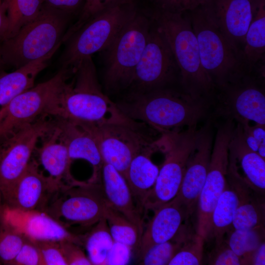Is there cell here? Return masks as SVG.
<instances>
[{
	"label": "cell",
	"mask_w": 265,
	"mask_h": 265,
	"mask_svg": "<svg viewBox=\"0 0 265 265\" xmlns=\"http://www.w3.org/2000/svg\"><path fill=\"white\" fill-rule=\"evenodd\" d=\"M197 133L196 127H192L161 134L159 146L165 154V159L145 199L143 211H154L176 196L195 146Z\"/></svg>",
	"instance_id": "cell-7"
},
{
	"label": "cell",
	"mask_w": 265,
	"mask_h": 265,
	"mask_svg": "<svg viewBox=\"0 0 265 265\" xmlns=\"http://www.w3.org/2000/svg\"><path fill=\"white\" fill-rule=\"evenodd\" d=\"M81 238L92 265H105L114 242L105 218H102Z\"/></svg>",
	"instance_id": "cell-30"
},
{
	"label": "cell",
	"mask_w": 265,
	"mask_h": 265,
	"mask_svg": "<svg viewBox=\"0 0 265 265\" xmlns=\"http://www.w3.org/2000/svg\"><path fill=\"white\" fill-rule=\"evenodd\" d=\"M132 248L124 243L114 241L106 261V265H124L131 260Z\"/></svg>",
	"instance_id": "cell-43"
},
{
	"label": "cell",
	"mask_w": 265,
	"mask_h": 265,
	"mask_svg": "<svg viewBox=\"0 0 265 265\" xmlns=\"http://www.w3.org/2000/svg\"><path fill=\"white\" fill-rule=\"evenodd\" d=\"M117 0H85L78 20L67 30L62 42H66L89 20Z\"/></svg>",
	"instance_id": "cell-37"
},
{
	"label": "cell",
	"mask_w": 265,
	"mask_h": 265,
	"mask_svg": "<svg viewBox=\"0 0 265 265\" xmlns=\"http://www.w3.org/2000/svg\"><path fill=\"white\" fill-rule=\"evenodd\" d=\"M209 264L212 265H240L241 261L230 248L225 239L215 244L209 257Z\"/></svg>",
	"instance_id": "cell-41"
},
{
	"label": "cell",
	"mask_w": 265,
	"mask_h": 265,
	"mask_svg": "<svg viewBox=\"0 0 265 265\" xmlns=\"http://www.w3.org/2000/svg\"><path fill=\"white\" fill-rule=\"evenodd\" d=\"M85 0H43V4L70 15L80 13Z\"/></svg>",
	"instance_id": "cell-44"
},
{
	"label": "cell",
	"mask_w": 265,
	"mask_h": 265,
	"mask_svg": "<svg viewBox=\"0 0 265 265\" xmlns=\"http://www.w3.org/2000/svg\"><path fill=\"white\" fill-rule=\"evenodd\" d=\"M251 265H265V243L262 242L259 246L254 251Z\"/></svg>",
	"instance_id": "cell-47"
},
{
	"label": "cell",
	"mask_w": 265,
	"mask_h": 265,
	"mask_svg": "<svg viewBox=\"0 0 265 265\" xmlns=\"http://www.w3.org/2000/svg\"><path fill=\"white\" fill-rule=\"evenodd\" d=\"M100 180L108 203L135 224L141 236L144 229L141 212L125 178L114 167L103 161Z\"/></svg>",
	"instance_id": "cell-23"
},
{
	"label": "cell",
	"mask_w": 265,
	"mask_h": 265,
	"mask_svg": "<svg viewBox=\"0 0 265 265\" xmlns=\"http://www.w3.org/2000/svg\"><path fill=\"white\" fill-rule=\"evenodd\" d=\"M154 18L173 55L182 90L194 99L212 103L215 88L202 65L188 13L155 10Z\"/></svg>",
	"instance_id": "cell-3"
},
{
	"label": "cell",
	"mask_w": 265,
	"mask_h": 265,
	"mask_svg": "<svg viewBox=\"0 0 265 265\" xmlns=\"http://www.w3.org/2000/svg\"><path fill=\"white\" fill-rule=\"evenodd\" d=\"M202 65L215 89L250 75L241 53L226 38L205 4L187 12Z\"/></svg>",
	"instance_id": "cell-4"
},
{
	"label": "cell",
	"mask_w": 265,
	"mask_h": 265,
	"mask_svg": "<svg viewBox=\"0 0 265 265\" xmlns=\"http://www.w3.org/2000/svg\"><path fill=\"white\" fill-rule=\"evenodd\" d=\"M214 125L216 132L212 148L207 177L197 202L196 233L207 238L213 210L223 191L227 182L229 165V144L235 122L220 119Z\"/></svg>",
	"instance_id": "cell-11"
},
{
	"label": "cell",
	"mask_w": 265,
	"mask_h": 265,
	"mask_svg": "<svg viewBox=\"0 0 265 265\" xmlns=\"http://www.w3.org/2000/svg\"><path fill=\"white\" fill-rule=\"evenodd\" d=\"M137 10L134 0H117L94 16L66 41L62 67L73 73L82 60L106 50Z\"/></svg>",
	"instance_id": "cell-6"
},
{
	"label": "cell",
	"mask_w": 265,
	"mask_h": 265,
	"mask_svg": "<svg viewBox=\"0 0 265 265\" xmlns=\"http://www.w3.org/2000/svg\"><path fill=\"white\" fill-rule=\"evenodd\" d=\"M42 138L43 141L37 151L39 161L49 176L62 185H71L80 183L70 173L72 160L53 125V129Z\"/></svg>",
	"instance_id": "cell-26"
},
{
	"label": "cell",
	"mask_w": 265,
	"mask_h": 265,
	"mask_svg": "<svg viewBox=\"0 0 265 265\" xmlns=\"http://www.w3.org/2000/svg\"><path fill=\"white\" fill-rule=\"evenodd\" d=\"M39 169L34 160L30 161L26 170L4 199L6 206L22 210L43 211L55 192L62 186Z\"/></svg>",
	"instance_id": "cell-18"
},
{
	"label": "cell",
	"mask_w": 265,
	"mask_h": 265,
	"mask_svg": "<svg viewBox=\"0 0 265 265\" xmlns=\"http://www.w3.org/2000/svg\"><path fill=\"white\" fill-rule=\"evenodd\" d=\"M253 136L259 144L257 153L265 159V125L251 126Z\"/></svg>",
	"instance_id": "cell-45"
},
{
	"label": "cell",
	"mask_w": 265,
	"mask_h": 265,
	"mask_svg": "<svg viewBox=\"0 0 265 265\" xmlns=\"http://www.w3.org/2000/svg\"><path fill=\"white\" fill-rule=\"evenodd\" d=\"M238 204L237 195L227 180L225 188L212 212L207 238L209 237L213 238L215 244L224 240L225 235L232 229Z\"/></svg>",
	"instance_id": "cell-28"
},
{
	"label": "cell",
	"mask_w": 265,
	"mask_h": 265,
	"mask_svg": "<svg viewBox=\"0 0 265 265\" xmlns=\"http://www.w3.org/2000/svg\"><path fill=\"white\" fill-rule=\"evenodd\" d=\"M10 265H44L40 251L35 243L26 238L18 254Z\"/></svg>",
	"instance_id": "cell-40"
},
{
	"label": "cell",
	"mask_w": 265,
	"mask_h": 265,
	"mask_svg": "<svg viewBox=\"0 0 265 265\" xmlns=\"http://www.w3.org/2000/svg\"><path fill=\"white\" fill-rule=\"evenodd\" d=\"M0 221L31 240H70L82 245L81 235L68 229L45 212L22 210L5 205L1 209Z\"/></svg>",
	"instance_id": "cell-17"
},
{
	"label": "cell",
	"mask_w": 265,
	"mask_h": 265,
	"mask_svg": "<svg viewBox=\"0 0 265 265\" xmlns=\"http://www.w3.org/2000/svg\"><path fill=\"white\" fill-rule=\"evenodd\" d=\"M43 115L0 140V190L4 200L26 170L39 139L53 128Z\"/></svg>",
	"instance_id": "cell-12"
},
{
	"label": "cell",
	"mask_w": 265,
	"mask_h": 265,
	"mask_svg": "<svg viewBox=\"0 0 265 265\" xmlns=\"http://www.w3.org/2000/svg\"><path fill=\"white\" fill-rule=\"evenodd\" d=\"M265 52V0L258 6L246 32L242 56L251 73L253 67L263 57Z\"/></svg>",
	"instance_id": "cell-29"
},
{
	"label": "cell",
	"mask_w": 265,
	"mask_h": 265,
	"mask_svg": "<svg viewBox=\"0 0 265 265\" xmlns=\"http://www.w3.org/2000/svg\"><path fill=\"white\" fill-rule=\"evenodd\" d=\"M73 74L74 79L49 104L45 115L81 123L139 124L124 115L102 91L91 56L82 60Z\"/></svg>",
	"instance_id": "cell-1"
},
{
	"label": "cell",
	"mask_w": 265,
	"mask_h": 265,
	"mask_svg": "<svg viewBox=\"0 0 265 265\" xmlns=\"http://www.w3.org/2000/svg\"><path fill=\"white\" fill-rule=\"evenodd\" d=\"M227 234L228 238L225 240L239 257L241 264L251 265L254 251L265 241V226L246 230L232 229Z\"/></svg>",
	"instance_id": "cell-32"
},
{
	"label": "cell",
	"mask_w": 265,
	"mask_h": 265,
	"mask_svg": "<svg viewBox=\"0 0 265 265\" xmlns=\"http://www.w3.org/2000/svg\"><path fill=\"white\" fill-rule=\"evenodd\" d=\"M183 226L171 239L154 245L139 260L140 265H166L180 250L190 235Z\"/></svg>",
	"instance_id": "cell-34"
},
{
	"label": "cell",
	"mask_w": 265,
	"mask_h": 265,
	"mask_svg": "<svg viewBox=\"0 0 265 265\" xmlns=\"http://www.w3.org/2000/svg\"><path fill=\"white\" fill-rule=\"evenodd\" d=\"M116 104L126 117L149 125L161 134L196 127L210 117L212 108L210 102L196 100L183 90L167 87L134 93Z\"/></svg>",
	"instance_id": "cell-2"
},
{
	"label": "cell",
	"mask_w": 265,
	"mask_h": 265,
	"mask_svg": "<svg viewBox=\"0 0 265 265\" xmlns=\"http://www.w3.org/2000/svg\"><path fill=\"white\" fill-rule=\"evenodd\" d=\"M4 66H5L3 62V60H2L0 53V73L1 72V70Z\"/></svg>",
	"instance_id": "cell-48"
},
{
	"label": "cell",
	"mask_w": 265,
	"mask_h": 265,
	"mask_svg": "<svg viewBox=\"0 0 265 265\" xmlns=\"http://www.w3.org/2000/svg\"><path fill=\"white\" fill-rule=\"evenodd\" d=\"M80 123L94 137L103 161L114 167L125 178L132 159L155 141L140 131L143 123Z\"/></svg>",
	"instance_id": "cell-14"
},
{
	"label": "cell",
	"mask_w": 265,
	"mask_h": 265,
	"mask_svg": "<svg viewBox=\"0 0 265 265\" xmlns=\"http://www.w3.org/2000/svg\"><path fill=\"white\" fill-rule=\"evenodd\" d=\"M32 241L35 243L40 251L44 265H67L60 249L59 241L53 240Z\"/></svg>",
	"instance_id": "cell-38"
},
{
	"label": "cell",
	"mask_w": 265,
	"mask_h": 265,
	"mask_svg": "<svg viewBox=\"0 0 265 265\" xmlns=\"http://www.w3.org/2000/svg\"><path fill=\"white\" fill-rule=\"evenodd\" d=\"M150 20L138 8L135 15L105 50V81L109 90L130 86L149 37Z\"/></svg>",
	"instance_id": "cell-8"
},
{
	"label": "cell",
	"mask_w": 265,
	"mask_h": 265,
	"mask_svg": "<svg viewBox=\"0 0 265 265\" xmlns=\"http://www.w3.org/2000/svg\"><path fill=\"white\" fill-rule=\"evenodd\" d=\"M1 192H0V214H1V206H0V196H1Z\"/></svg>",
	"instance_id": "cell-49"
},
{
	"label": "cell",
	"mask_w": 265,
	"mask_h": 265,
	"mask_svg": "<svg viewBox=\"0 0 265 265\" xmlns=\"http://www.w3.org/2000/svg\"><path fill=\"white\" fill-rule=\"evenodd\" d=\"M260 80L250 74L218 89L220 92L212 98L213 110L210 117L265 125V93Z\"/></svg>",
	"instance_id": "cell-13"
},
{
	"label": "cell",
	"mask_w": 265,
	"mask_h": 265,
	"mask_svg": "<svg viewBox=\"0 0 265 265\" xmlns=\"http://www.w3.org/2000/svg\"><path fill=\"white\" fill-rule=\"evenodd\" d=\"M205 238L190 234L168 265H199L202 264Z\"/></svg>",
	"instance_id": "cell-35"
},
{
	"label": "cell",
	"mask_w": 265,
	"mask_h": 265,
	"mask_svg": "<svg viewBox=\"0 0 265 265\" xmlns=\"http://www.w3.org/2000/svg\"><path fill=\"white\" fill-rule=\"evenodd\" d=\"M71 16L43 4L34 19L2 41L0 53L4 66L17 69L59 47Z\"/></svg>",
	"instance_id": "cell-5"
},
{
	"label": "cell",
	"mask_w": 265,
	"mask_h": 265,
	"mask_svg": "<svg viewBox=\"0 0 265 265\" xmlns=\"http://www.w3.org/2000/svg\"><path fill=\"white\" fill-rule=\"evenodd\" d=\"M229 154L239 164L243 177L258 194L265 190V159L247 146L243 137L241 125L236 122L229 144Z\"/></svg>",
	"instance_id": "cell-25"
},
{
	"label": "cell",
	"mask_w": 265,
	"mask_h": 265,
	"mask_svg": "<svg viewBox=\"0 0 265 265\" xmlns=\"http://www.w3.org/2000/svg\"><path fill=\"white\" fill-rule=\"evenodd\" d=\"M107 202L100 183L64 185L53 194L44 212L64 227L93 226L104 217Z\"/></svg>",
	"instance_id": "cell-9"
},
{
	"label": "cell",
	"mask_w": 265,
	"mask_h": 265,
	"mask_svg": "<svg viewBox=\"0 0 265 265\" xmlns=\"http://www.w3.org/2000/svg\"><path fill=\"white\" fill-rule=\"evenodd\" d=\"M136 250L138 260L154 245L173 238L187 220L184 210L172 200L154 211Z\"/></svg>",
	"instance_id": "cell-22"
},
{
	"label": "cell",
	"mask_w": 265,
	"mask_h": 265,
	"mask_svg": "<svg viewBox=\"0 0 265 265\" xmlns=\"http://www.w3.org/2000/svg\"><path fill=\"white\" fill-rule=\"evenodd\" d=\"M198 130L195 146L187 163L179 191L172 200L185 211L187 219L193 213L204 185L212 151L213 122L208 118Z\"/></svg>",
	"instance_id": "cell-16"
},
{
	"label": "cell",
	"mask_w": 265,
	"mask_h": 265,
	"mask_svg": "<svg viewBox=\"0 0 265 265\" xmlns=\"http://www.w3.org/2000/svg\"><path fill=\"white\" fill-rule=\"evenodd\" d=\"M53 118V127L59 139L66 146L71 159H81L89 162L93 167V175L89 181H99L103 160L93 136L80 123Z\"/></svg>",
	"instance_id": "cell-20"
},
{
	"label": "cell",
	"mask_w": 265,
	"mask_h": 265,
	"mask_svg": "<svg viewBox=\"0 0 265 265\" xmlns=\"http://www.w3.org/2000/svg\"><path fill=\"white\" fill-rule=\"evenodd\" d=\"M209 0H151L155 10L172 13H185L194 10Z\"/></svg>",
	"instance_id": "cell-39"
},
{
	"label": "cell",
	"mask_w": 265,
	"mask_h": 265,
	"mask_svg": "<svg viewBox=\"0 0 265 265\" xmlns=\"http://www.w3.org/2000/svg\"><path fill=\"white\" fill-rule=\"evenodd\" d=\"M59 244L67 265H92L80 245L67 240L59 241Z\"/></svg>",
	"instance_id": "cell-42"
},
{
	"label": "cell",
	"mask_w": 265,
	"mask_h": 265,
	"mask_svg": "<svg viewBox=\"0 0 265 265\" xmlns=\"http://www.w3.org/2000/svg\"><path fill=\"white\" fill-rule=\"evenodd\" d=\"M72 71L61 67L52 78L14 98L0 108V140L45 115L51 102L61 91Z\"/></svg>",
	"instance_id": "cell-10"
},
{
	"label": "cell",
	"mask_w": 265,
	"mask_h": 265,
	"mask_svg": "<svg viewBox=\"0 0 265 265\" xmlns=\"http://www.w3.org/2000/svg\"><path fill=\"white\" fill-rule=\"evenodd\" d=\"M59 47L46 56L30 62L10 73H0V108L15 97L34 86L39 73Z\"/></svg>",
	"instance_id": "cell-27"
},
{
	"label": "cell",
	"mask_w": 265,
	"mask_h": 265,
	"mask_svg": "<svg viewBox=\"0 0 265 265\" xmlns=\"http://www.w3.org/2000/svg\"><path fill=\"white\" fill-rule=\"evenodd\" d=\"M158 149V139L137 154L127 170L125 179L141 212L143 211L145 199L153 188L159 172V168L151 159L153 153Z\"/></svg>",
	"instance_id": "cell-24"
},
{
	"label": "cell",
	"mask_w": 265,
	"mask_h": 265,
	"mask_svg": "<svg viewBox=\"0 0 265 265\" xmlns=\"http://www.w3.org/2000/svg\"><path fill=\"white\" fill-rule=\"evenodd\" d=\"M2 3L8 21V30L3 40L15 35L22 27L34 19L43 5V0H2Z\"/></svg>",
	"instance_id": "cell-31"
},
{
	"label": "cell",
	"mask_w": 265,
	"mask_h": 265,
	"mask_svg": "<svg viewBox=\"0 0 265 265\" xmlns=\"http://www.w3.org/2000/svg\"><path fill=\"white\" fill-rule=\"evenodd\" d=\"M263 0H209L205 4L229 42L242 54L253 16Z\"/></svg>",
	"instance_id": "cell-19"
},
{
	"label": "cell",
	"mask_w": 265,
	"mask_h": 265,
	"mask_svg": "<svg viewBox=\"0 0 265 265\" xmlns=\"http://www.w3.org/2000/svg\"><path fill=\"white\" fill-rule=\"evenodd\" d=\"M227 180L236 192L238 204L232 226L237 230H249L265 224V203L239 173L234 158L229 154Z\"/></svg>",
	"instance_id": "cell-21"
},
{
	"label": "cell",
	"mask_w": 265,
	"mask_h": 265,
	"mask_svg": "<svg viewBox=\"0 0 265 265\" xmlns=\"http://www.w3.org/2000/svg\"><path fill=\"white\" fill-rule=\"evenodd\" d=\"M179 70L171 49L158 26H151L145 47L130 86L135 93L166 87Z\"/></svg>",
	"instance_id": "cell-15"
},
{
	"label": "cell",
	"mask_w": 265,
	"mask_h": 265,
	"mask_svg": "<svg viewBox=\"0 0 265 265\" xmlns=\"http://www.w3.org/2000/svg\"><path fill=\"white\" fill-rule=\"evenodd\" d=\"M104 217L114 241L126 244L136 251L141 237L137 226L108 202Z\"/></svg>",
	"instance_id": "cell-33"
},
{
	"label": "cell",
	"mask_w": 265,
	"mask_h": 265,
	"mask_svg": "<svg viewBox=\"0 0 265 265\" xmlns=\"http://www.w3.org/2000/svg\"></svg>",
	"instance_id": "cell-50"
},
{
	"label": "cell",
	"mask_w": 265,
	"mask_h": 265,
	"mask_svg": "<svg viewBox=\"0 0 265 265\" xmlns=\"http://www.w3.org/2000/svg\"><path fill=\"white\" fill-rule=\"evenodd\" d=\"M0 224V263L10 265L20 251L26 238L2 222Z\"/></svg>",
	"instance_id": "cell-36"
},
{
	"label": "cell",
	"mask_w": 265,
	"mask_h": 265,
	"mask_svg": "<svg viewBox=\"0 0 265 265\" xmlns=\"http://www.w3.org/2000/svg\"><path fill=\"white\" fill-rule=\"evenodd\" d=\"M8 27V21L5 8L0 0V40L5 39Z\"/></svg>",
	"instance_id": "cell-46"
}]
</instances>
